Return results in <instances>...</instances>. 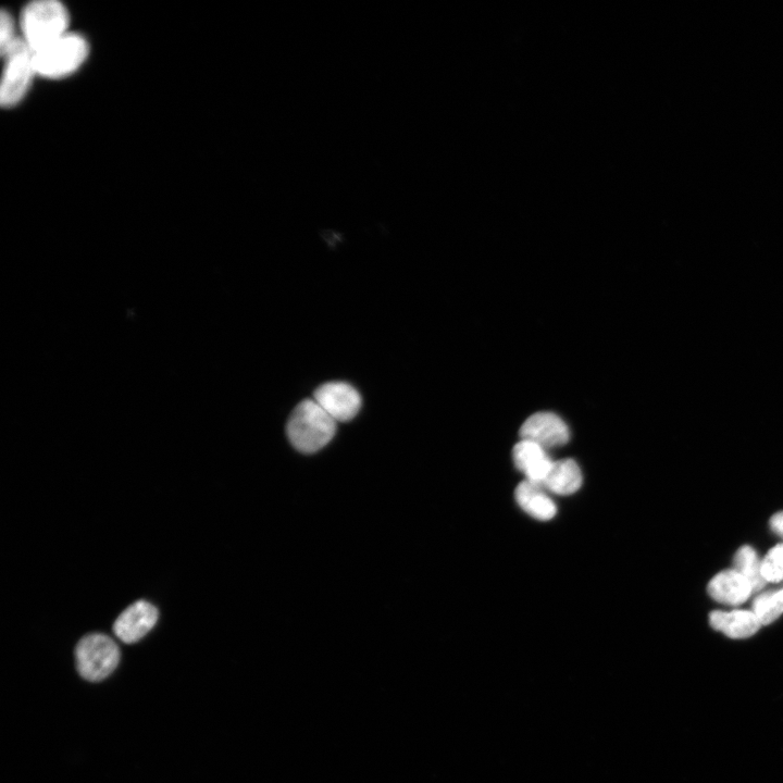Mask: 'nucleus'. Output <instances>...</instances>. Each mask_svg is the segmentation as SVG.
<instances>
[{
    "mask_svg": "<svg viewBox=\"0 0 783 783\" xmlns=\"http://www.w3.org/2000/svg\"><path fill=\"white\" fill-rule=\"evenodd\" d=\"M70 13L57 0H35L21 13L22 39L36 52L69 33Z\"/></svg>",
    "mask_w": 783,
    "mask_h": 783,
    "instance_id": "1",
    "label": "nucleus"
},
{
    "mask_svg": "<svg viewBox=\"0 0 783 783\" xmlns=\"http://www.w3.org/2000/svg\"><path fill=\"white\" fill-rule=\"evenodd\" d=\"M337 422L312 398L299 402L289 415L286 431L291 445L304 453L326 446L335 435Z\"/></svg>",
    "mask_w": 783,
    "mask_h": 783,
    "instance_id": "2",
    "label": "nucleus"
},
{
    "mask_svg": "<svg viewBox=\"0 0 783 783\" xmlns=\"http://www.w3.org/2000/svg\"><path fill=\"white\" fill-rule=\"evenodd\" d=\"M89 55V44L84 36L69 32L61 38L34 52L38 76L59 79L75 73Z\"/></svg>",
    "mask_w": 783,
    "mask_h": 783,
    "instance_id": "3",
    "label": "nucleus"
},
{
    "mask_svg": "<svg viewBox=\"0 0 783 783\" xmlns=\"http://www.w3.org/2000/svg\"><path fill=\"white\" fill-rule=\"evenodd\" d=\"M4 66L0 84V103L4 108L18 104L27 95L33 78L37 75L34 52L20 37L2 55Z\"/></svg>",
    "mask_w": 783,
    "mask_h": 783,
    "instance_id": "4",
    "label": "nucleus"
},
{
    "mask_svg": "<svg viewBox=\"0 0 783 783\" xmlns=\"http://www.w3.org/2000/svg\"><path fill=\"white\" fill-rule=\"evenodd\" d=\"M76 667L88 681H101L110 675L120 661V649L108 635L92 633L84 636L75 648Z\"/></svg>",
    "mask_w": 783,
    "mask_h": 783,
    "instance_id": "5",
    "label": "nucleus"
},
{
    "mask_svg": "<svg viewBox=\"0 0 783 783\" xmlns=\"http://www.w3.org/2000/svg\"><path fill=\"white\" fill-rule=\"evenodd\" d=\"M313 399L336 422H347L353 419L361 408V396L348 383L328 382L319 386Z\"/></svg>",
    "mask_w": 783,
    "mask_h": 783,
    "instance_id": "6",
    "label": "nucleus"
},
{
    "mask_svg": "<svg viewBox=\"0 0 783 783\" xmlns=\"http://www.w3.org/2000/svg\"><path fill=\"white\" fill-rule=\"evenodd\" d=\"M521 439L533 442L544 449L564 445L569 440L567 424L552 412H536L520 427Z\"/></svg>",
    "mask_w": 783,
    "mask_h": 783,
    "instance_id": "7",
    "label": "nucleus"
},
{
    "mask_svg": "<svg viewBox=\"0 0 783 783\" xmlns=\"http://www.w3.org/2000/svg\"><path fill=\"white\" fill-rule=\"evenodd\" d=\"M157 620V608L146 600H137L117 617L113 631L122 642L132 644L144 637Z\"/></svg>",
    "mask_w": 783,
    "mask_h": 783,
    "instance_id": "8",
    "label": "nucleus"
},
{
    "mask_svg": "<svg viewBox=\"0 0 783 783\" xmlns=\"http://www.w3.org/2000/svg\"><path fill=\"white\" fill-rule=\"evenodd\" d=\"M512 457L515 467L524 473L526 480L538 485L542 484L554 462L546 449L525 439L515 444Z\"/></svg>",
    "mask_w": 783,
    "mask_h": 783,
    "instance_id": "9",
    "label": "nucleus"
},
{
    "mask_svg": "<svg viewBox=\"0 0 783 783\" xmlns=\"http://www.w3.org/2000/svg\"><path fill=\"white\" fill-rule=\"evenodd\" d=\"M707 591L711 598L726 605H739L753 593L749 582L735 569L719 572L708 583Z\"/></svg>",
    "mask_w": 783,
    "mask_h": 783,
    "instance_id": "10",
    "label": "nucleus"
},
{
    "mask_svg": "<svg viewBox=\"0 0 783 783\" xmlns=\"http://www.w3.org/2000/svg\"><path fill=\"white\" fill-rule=\"evenodd\" d=\"M710 625L731 638H746L755 634L761 622L753 611L733 610L731 612L711 611Z\"/></svg>",
    "mask_w": 783,
    "mask_h": 783,
    "instance_id": "11",
    "label": "nucleus"
},
{
    "mask_svg": "<svg viewBox=\"0 0 783 783\" xmlns=\"http://www.w3.org/2000/svg\"><path fill=\"white\" fill-rule=\"evenodd\" d=\"M518 505L537 520L547 521L555 517V502L545 494L543 487L527 480L518 484L514 490Z\"/></svg>",
    "mask_w": 783,
    "mask_h": 783,
    "instance_id": "12",
    "label": "nucleus"
},
{
    "mask_svg": "<svg viewBox=\"0 0 783 783\" xmlns=\"http://www.w3.org/2000/svg\"><path fill=\"white\" fill-rule=\"evenodd\" d=\"M582 473L572 459L554 461L540 486L558 495L575 493L582 485Z\"/></svg>",
    "mask_w": 783,
    "mask_h": 783,
    "instance_id": "13",
    "label": "nucleus"
},
{
    "mask_svg": "<svg viewBox=\"0 0 783 783\" xmlns=\"http://www.w3.org/2000/svg\"><path fill=\"white\" fill-rule=\"evenodd\" d=\"M733 562L735 570L749 582L753 592H758L765 586L766 580L761 574V562L750 546L741 547L736 551Z\"/></svg>",
    "mask_w": 783,
    "mask_h": 783,
    "instance_id": "14",
    "label": "nucleus"
},
{
    "mask_svg": "<svg viewBox=\"0 0 783 783\" xmlns=\"http://www.w3.org/2000/svg\"><path fill=\"white\" fill-rule=\"evenodd\" d=\"M753 612L761 624H769L783 613V588L759 595L753 604Z\"/></svg>",
    "mask_w": 783,
    "mask_h": 783,
    "instance_id": "15",
    "label": "nucleus"
},
{
    "mask_svg": "<svg viewBox=\"0 0 783 783\" xmlns=\"http://www.w3.org/2000/svg\"><path fill=\"white\" fill-rule=\"evenodd\" d=\"M761 574L766 582L783 580V544L771 548L761 562Z\"/></svg>",
    "mask_w": 783,
    "mask_h": 783,
    "instance_id": "16",
    "label": "nucleus"
},
{
    "mask_svg": "<svg viewBox=\"0 0 783 783\" xmlns=\"http://www.w3.org/2000/svg\"><path fill=\"white\" fill-rule=\"evenodd\" d=\"M15 33V23L12 14L2 10L0 14V50L3 55L18 39Z\"/></svg>",
    "mask_w": 783,
    "mask_h": 783,
    "instance_id": "17",
    "label": "nucleus"
},
{
    "mask_svg": "<svg viewBox=\"0 0 783 783\" xmlns=\"http://www.w3.org/2000/svg\"><path fill=\"white\" fill-rule=\"evenodd\" d=\"M771 529L781 537H783V511L776 512L770 519Z\"/></svg>",
    "mask_w": 783,
    "mask_h": 783,
    "instance_id": "18",
    "label": "nucleus"
}]
</instances>
